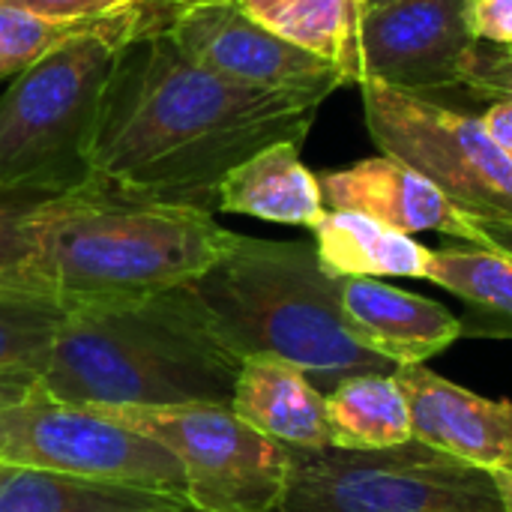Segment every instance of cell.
Returning <instances> with one entry per match:
<instances>
[{
    "mask_svg": "<svg viewBox=\"0 0 512 512\" xmlns=\"http://www.w3.org/2000/svg\"><path fill=\"white\" fill-rule=\"evenodd\" d=\"M324 99L207 72L162 27L132 39L120 57L93 147V183L213 213L219 183L270 144H303Z\"/></svg>",
    "mask_w": 512,
    "mask_h": 512,
    "instance_id": "cell-1",
    "label": "cell"
},
{
    "mask_svg": "<svg viewBox=\"0 0 512 512\" xmlns=\"http://www.w3.org/2000/svg\"><path fill=\"white\" fill-rule=\"evenodd\" d=\"M243 357L192 285L72 303L39 387L93 408L231 405Z\"/></svg>",
    "mask_w": 512,
    "mask_h": 512,
    "instance_id": "cell-2",
    "label": "cell"
},
{
    "mask_svg": "<svg viewBox=\"0 0 512 512\" xmlns=\"http://www.w3.org/2000/svg\"><path fill=\"white\" fill-rule=\"evenodd\" d=\"M21 288L96 303L195 285L234 231L210 210L138 198L99 183L33 198L24 210Z\"/></svg>",
    "mask_w": 512,
    "mask_h": 512,
    "instance_id": "cell-3",
    "label": "cell"
},
{
    "mask_svg": "<svg viewBox=\"0 0 512 512\" xmlns=\"http://www.w3.org/2000/svg\"><path fill=\"white\" fill-rule=\"evenodd\" d=\"M228 345L246 357H276L306 372L321 393L354 375H393L345 327L339 279L312 243L231 237L225 255L192 285Z\"/></svg>",
    "mask_w": 512,
    "mask_h": 512,
    "instance_id": "cell-4",
    "label": "cell"
},
{
    "mask_svg": "<svg viewBox=\"0 0 512 512\" xmlns=\"http://www.w3.org/2000/svg\"><path fill=\"white\" fill-rule=\"evenodd\" d=\"M132 36L75 39L0 96V195L51 198L93 183V147Z\"/></svg>",
    "mask_w": 512,
    "mask_h": 512,
    "instance_id": "cell-5",
    "label": "cell"
},
{
    "mask_svg": "<svg viewBox=\"0 0 512 512\" xmlns=\"http://www.w3.org/2000/svg\"><path fill=\"white\" fill-rule=\"evenodd\" d=\"M279 512H504L489 471L417 438L375 453L288 450Z\"/></svg>",
    "mask_w": 512,
    "mask_h": 512,
    "instance_id": "cell-6",
    "label": "cell"
},
{
    "mask_svg": "<svg viewBox=\"0 0 512 512\" xmlns=\"http://www.w3.org/2000/svg\"><path fill=\"white\" fill-rule=\"evenodd\" d=\"M366 129L378 150L474 216H512V162L480 117L375 78L360 81Z\"/></svg>",
    "mask_w": 512,
    "mask_h": 512,
    "instance_id": "cell-7",
    "label": "cell"
},
{
    "mask_svg": "<svg viewBox=\"0 0 512 512\" xmlns=\"http://www.w3.org/2000/svg\"><path fill=\"white\" fill-rule=\"evenodd\" d=\"M117 423L162 444L186 477V498L204 512H279L288 447L249 429L231 405L102 408Z\"/></svg>",
    "mask_w": 512,
    "mask_h": 512,
    "instance_id": "cell-8",
    "label": "cell"
},
{
    "mask_svg": "<svg viewBox=\"0 0 512 512\" xmlns=\"http://www.w3.org/2000/svg\"><path fill=\"white\" fill-rule=\"evenodd\" d=\"M0 465L186 495L183 468L162 444L102 408L51 399L42 387L0 411Z\"/></svg>",
    "mask_w": 512,
    "mask_h": 512,
    "instance_id": "cell-9",
    "label": "cell"
},
{
    "mask_svg": "<svg viewBox=\"0 0 512 512\" xmlns=\"http://www.w3.org/2000/svg\"><path fill=\"white\" fill-rule=\"evenodd\" d=\"M357 54L360 81L375 78L426 96L465 87L480 48L465 21V0H393L363 9Z\"/></svg>",
    "mask_w": 512,
    "mask_h": 512,
    "instance_id": "cell-10",
    "label": "cell"
},
{
    "mask_svg": "<svg viewBox=\"0 0 512 512\" xmlns=\"http://www.w3.org/2000/svg\"><path fill=\"white\" fill-rule=\"evenodd\" d=\"M165 36L195 66L243 84L318 90L327 96L348 84L333 63L252 21L237 0L177 3L165 24Z\"/></svg>",
    "mask_w": 512,
    "mask_h": 512,
    "instance_id": "cell-11",
    "label": "cell"
},
{
    "mask_svg": "<svg viewBox=\"0 0 512 512\" xmlns=\"http://www.w3.org/2000/svg\"><path fill=\"white\" fill-rule=\"evenodd\" d=\"M408 399L414 438L480 471H512V402L486 399L426 366L396 369Z\"/></svg>",
    "mask_w": 512,
    "mask_h": 512,
    "instance_id": "cell-12",
    "label": "cell"
},
{
    "mask_svg": "<svg viewBox=\"0 0 512 512\" xmlns=\"http://www.w3.org/2000/svg\"><path fill=\"white\" fill-rule=\"evenodd\" d=\"M339 309L351 336L396 369L423 366L462 339L453 309L381 279H339Z\"/></svg>",
    "mask_w": 512,
    "mask_h": 512,
    "instance_id": "cell-13",
    "label": "cell"
},
{
    "mask_svg": "<svg viewBox=\"0 0 512 512\" xmlns=\"http://www.w3.org/2000/svg\"><path fill=\"white\" fill-rule=\"evenodd\" d=\"M318 183L327 210L363 213L402 234L441 231L465 240V210L426 177L384 153L342 171H327Z\"/></svg>",
    "mask_w": 512,
    "mask_h": 512,
    "instance_id": "cell-14",
    "label": "cell"
},
{
    "mask_svg": "<svg viewBox=\"0 0 512 512\" xmlns=\"http://www.w3.org/2000/svg\"><path fill=\"white\" fill-rule=\"evenodd\" d=\"M231 411L258 435L288 450H330L327 402L315 381L276 357H246Z\"/></svg>",
    "mask_w": 512,
    "mask_h": 512,
    "instance_id": "cell-15",
    "label": "cell"
},
{
    "mask_svg": "<svg viewBox=\"0 0 512 512\" xmlns=\"http://www.w3.org/2000/svg\"><path fill=\"white\" fill-rule=\"evenodd\" d=\"M216 210L276 225L315 228L327 213L318 177L303 165L300 144L279 141L240 162L216 192Z\"/></svg>",
    "mask_w": 512,
    "mask_h": 512,
    "instance_id": "cell-16",
    "label": "cell"
},
{
    "mask_svg": "<svg viewBox=\"0 0 512 512\" xmlns=\"http://www.w3.org/2000/svg\"><path fill=\"white\" fill-rule=\"evenodd\" d=\"M315 234V252L321 267L336 279H426L432 264V249L402 234L390 225H381L372 216L327 210Z\"/></svg>",
    "mask_w": 512,
    "mask_h": 512,
    "instance_id": "cell-17",
    "label": "cell"
},
{
    "mask_svg": "<svg viewBox=\"0 0 512 512\" xmlns=\"http://www.w3.org/2000/svg\"><path fill=\"white\" fill-rule=\"evenodd\" d=\"M0 512H204L186 495L0 465Z\"/></svg>",
    "mask_w": 512,
    "mask_h": 512,
    "instance_id": "cell-18",
    "label": "cell"
},
{
    "mask_svg": "<svg viewBox=\"0 0 512 512\" xmlns=\"http://www.w3.org/2000/svg\"><path fill=\"white\" fill-rule=\"evenodd\" d=\"M336 450L375 453L414 441L411 399L393 375H354L324 393Z\"/></svg>",
    "mask_w": 512,
    "mask_h": 512,
    "instance_id": "cell-19",
    "label": "cell"
},
{
    "mask_svg": "<svg viewBox=\"0 0 512 512\" xmlns=\"http://www.w3.org/2000/svg\"><path fill=\"white\" fill-rule=\"evenodd\" d=\"M177 3L156 0L150 6L120 12L111 18H93V21H57L45 18L27 9H18L12 3H0V78L21 75L51 51L84 39V36H147L168 24Z\"/></svg>",
    "mask_w": 512,
    "mask_h": 512,
    "instance_id": "cell-20",
    "label": "cell"
},
{
    "mask_svg": "<svg viewBox=\"0 0 512 512\" xmlns=\"http://www.w3.org/2000/svg\"><path fill=\"white\" fill-rule=\"evenodd\" d=\"M429 282L465 303L462 336L512 339V258L483 246L432 249Z\"/></svg>",
    "mask_w": 512,
    "mask_h": 512,
    "instance_id": "cell-21",
    "label": "cell"
},
{
    "mask_svg": "<svg viewBox=\"0 0 512 512\" xmlns=\"http://www.w3.org/2000/svg\"><path fill=\"white\" fill-rule=\"evenodd\" d=\"M240 9L279 39L333 63L345 81H360L357 33L363 0H237Z\"/></svg>",
    "mask_w": 512,
    "mask_h": 512,
    "instance_id": "cell-22",
    "label": "cell"
},
{
    "mask_svg": "<svg viewBox=\"0 0 512 512\" xmlns=\"http://www.w3.org/2000/svg\"><path fill=\"white\" fill-rule=\"evenodd\" d=\"M72 303L18 285H0V372H30L42 381Z\"/></svg>",
    "mask_w": 512,
    "mask_h": 512,
    "instance_id": "cell-23",
    "label": "cell"
},
{
    "mask_svg": "<svg viewBox=\"0 0 512 512\" xmlns=\"http://www.w3.org/2000/svg\"><path fill=\"white\" fill-rule=\"evenodd\" d=\"M30 201L33 198L24 195H0V285L21 282V270L27 261V237L21 219Z\"/></svg>",
    "mask_w": 512,
    "mask_h": 512,
    "instance_id": "cell-24",
    "label": "cell"
},
{
    "mask_svg": "<svg viewBox=\"0 0 512 512\" xmlns=\"http://www.w3.org/2000/svg\"><path fill=\"white\" fill-rule=\"evenodd\" d=\"M0 3H12L18 9L57 21H93V18H111L120 12L141 9L156 0H0Z\"/></svg>",
    "mask_w": 512,
    "mask_h": 512,
    "instance_id": "cell-25",
    "label": "cell"
},
{
    "mask_svg": "<svg viewBox=\"0 0 512 512\" xmlns=\"http://www.w3.org/2000/svg\"><path fill=\"white\" fill-rule=\"evenodd\" d=\"M465 21L477 42L512 48V0H465Z\"/></svg>",
    "mask_w": 512,
    "mask_h": 512,
    "instance_id": "cell-26",
    "label": "cell"
},
{
    "mask_svg": "<svg viewBox=\"0 0 512 512\" xmlns=\"http://www.w3.org/2000/svg\"><path fill=\"white\" fill-rule=\"evenodd\" d=\"M465 87L474 90L477 96H495V99H512V54L498 57H477L471 66Z\"/></svg>",
    "mask_w": 512,
    "mask_h": 512,
    "instance_id": "cell-27",
    "label": "cell"
},
{
    "mask_svg": "<svg viewBox=\"0 0 512 512\" xmlns=\"http://www.w3.org/2000/svg\"><path fill=\"white\" fill-rule=\"evenodd\" d=\"M465 243L495 249L512 258V216H474L465 213Z\"/></svg>",
    "mask_w": 512,
    "mask_h": 512,
    "instance_id": "cell-28",
    "label": "cell"
},
{
    "mask_svg": "<svg viewBox=\"0 0 512 512\" xmlns=\"http://www.w3.org/2000/svg\"><path fill=\"white\" fill-rule=\"evenodd\" d=\"M480 120H483L486 132L495 138V144L510 156L512 162V99H498Z\"/></svg>",
    "mask_w": 512,
    "mask_h": 512,
    "instance_id": "cell-29",
    "label": "cell"
},
{
    "mask_svg": "<svg viewBox=\"0 0 512 512\" xmlns=\"http://www.w3.org/2000/svg\"><path fill=\"white\" fill-rule=\"evenodd\" d=\"M39 390V378L30 372H0V411L30 399Z\"/></svg>",
    "mask_w": 512,
    "mask_h": 512,
    "instance_id": "cell-30",
    "label": "cell"
},
{
    "mask_svg": "<svg viewBox=\"0 0 512 512\" xmlns=\"http://www.w3.org/2000/svg\"><path fill=\"white\" fill-rule=\"evenodd\" d=\"M498 498H501V510L512 512V471H492Z\"/></svg>",
    "mask_w": 512,
    "mask_h": 512,
    "instance_id": "cell-31",
    "label": "cell"
},
{
    "mask_svg": "<svg viewBox=\"0 0 512 512\" xmlns=\"http://www.w3.org/2000/svg\"><path fill=\"white\" fill-rule=\"evenodd\" d=\"M393 0H363V9H372V6H387Z\"/></svg>",
    "mask_w": 512,
    "mask_h": 512,
    "instance_id": "cell-32",
    "label": "cell"
},
{
    "mask_svg": "<svg viewBox=\"0 0 512 512\" xmlns=\"http://www.w3.org/2000/svg\"><path fill=\"white\" fill-rule=\"evenodd\" d=\"M171 3H186V0H171Z\"/></svg>",
    "mask_w": 512,
    "mask_h": 512,
    "instance_id": "cell-33",
    "label": "cell"
},
{
    "mask_svg": "<svg viewBox=\"0 0 512 512\" xmlns=\"http://www.w3.org/2000/svg\"><path fill=\"white\" fill-rule=\"evenodd\" d=\"M507 54H512V48H510V51H507Z\"/></svg>",
    "mask_w": 512,
    "mask_h": 512,
    "instance_id": "cell-34",
    "label": "cell"
}]
</instances>
